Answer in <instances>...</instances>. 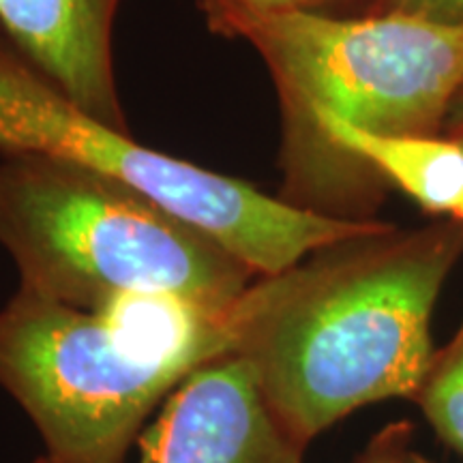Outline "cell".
<instances>
[{
  "mask_svg": "<svg viewBox=\"0 0 463 463\" xmlns=\"http://www.w3.org/2000/svg\"><path fill=\"white\" fill-rule=\"evenodd\" d=\"M34 463H52V461L48 459V457H42V459H37Z\"/></svg>",
  "mask_w": 463,
  "mask_h": 463,
  "instance_id": "obj_15",
  "label": "cell"
},
{
  "mask_svg": "<svg viewBox=\"0 0 463 463\" xmlns=\"http://www.w3.org/2000/svg\"><path fill=\"white\" fill-rule=\"evenodd\" d=\"M225 311L140 297L95 314L20 288L0 309V386L52 463H125L167 395L232 354Z\"/></svg>",
  "mask_w": 463,
  "mask_h": 463,
  "instance_id": "obj_2",
  "label": "cell"
},
{
  "mask_svg": "<svg viewBox=\"0 0 463 463\" xmlns=\"http://www.w3.org/2000/svg\"><path fill=\"white\" fill-rule=\"evenodd\" d=\"M298 7V0H200V9L213 33L223 34L242 17L275 14Z\"/></svg>",
  "mask_w": 463,
  "mask_h": 463,
  "instance_id": "obj_9",
  "label": "cell"
},
{
  "mask_svg": "<svg viewBox=\"0 0 463 463\" xmlns=\"http://www.w3.org/2000/svg\"><path fill=\"white\" fill-rule=\"evenodd\" d=\"M463 258V223L436 217L331 242L256 277L225 311L232 354L307 449L369 403L414 399L433 352L431 317Z\"/></svg>",
  "mask_w": 463,
  "mask_h": 463,
  "instance_id": "obj_1",
  "label": "cell"
},
{
  "mask_svg": "<svg viewBox=\"0 0 463 463\" xmlns=\"http://www.w3.org/2000/svg\"><path fill=\"white\" fill-rule=\"evenodd\" d=\"M0 245L20 288L95 314L159 297L219 316L258 277L123 183L34 153L0 161Z\"/></svg>",
  "mask_w": 463,
  "mask_h": 463,
  "instance_id": "obj_3",
  "label": "cell"
},
{
  "mask_svg": "<svg viewBox=\"0 0 463 463\" xmlns=\"http://www.w3.org/2000/svg\"><path fill=\"white\" fill-rule=\"evenodd\" d=\"M345 0H298L300 9H314V11H328Z\"/></svg>",
  "mask_w": 463,
  "mask_h": 463,
  "instance_id": "obj_13",
  "label": "cell"
},
{
  "mask_svg": "<svg viewBox=\"0 0 463 463\" xmlns=\"http://www.w3.org/2000/svg\"><path fill=\"white\" fill-rule=\"evenodd\" d=\"M447 131H463V90L459 92V97H457L449 112Z\"/></svg>",
  "mask_w": 463,
  "mask_h": 463,
  "instance_id": "obj_11",
  "label": "cell"
},
{
  "mask_svg": "<svg viewBox=\"0 0 463 463\" xmlns=\"http://www.w3.org/2000/svg\"><path fill=\"white\" fill-rule=\"evenodd\" d=\"M361 463H399V461L392 457V449H386V447L375 449L373 447Z\"/></svg>",
  "mask_w": 463,
  "mask_h": 463,
  "instance_id": "obj_12",
  "label": "cell"
},
{
  "mask_svg": "<svg viewBox=\"0 0 463 463\" xmlns=\"http://www.w3.org/2000/svg\"><path fill=\"white\" fill-rule=\"evenodd\" d=\"M369 14H397L442 26H463V0H373Z\"/></svg>",
  "mask_w": 463,
  "mask_h": 463,
  "instance_id": "obj_10",
  "label": "cell"
},
{
  "mask_svg": "<svg viewBox=\"0 0 463 463\" xmlns=\"http://www.w3.org/2000/svg\"><path fill=\"white\" fill-rule=\"evenodd\" d=\"M123 0H0V33L67 99L129 131L114 69Z\"/></svg>",
  "mask_w": 463,
  "mask_h": 463,
  "instance_id": "obj_7",
  "label": "cell"
},
{
  "mask_svg": "<svg viewBox=\"0 0 463 463\" xmlns=\"http://www.w3.org/2000/svg\"><path fill=\"white\" fill-rule=\"evenodd\" d=\"M453 219H457V222L459 223H463V200H461V204L457 206V211H455V215H453Z\"/></svg>",
  "mask_w": 463,
  "mask_h": 463,
  "instance_id": "obj_14",
  "label": "cell"
},
{
  "mask_svg": "<svg viewBox=\"0 0 463 463\" xmlns=\"http://www.w3.org/2000/svg\"><path fill=\"white\" fill-rule=\"evenodd\" d=\"M0 153L48 155L106 174L204 232L258 277L288 270L316 249L382 223L317 215L241 178L142 146L129 131L75 106L3 43Z\"/></svg>",
  "mask_w": 463,
  "mask_h": 463,
  "instance_id": "obj_5",
  "label": "cell"
},
{
  "mask_svg": "<svg viewBox=\"0 0 463 463\" xmlns=\"http://www.w3.org/2000/svg\"><path fill=\"white\" fill-rule=\"evenodd\" d=\"M223 37L251 43L273 78L281 155L320 116L373 133H442L463 90V26L294 7L242 17Z\"/></svg>",
  "mask_w": 463,
  "mask_h": 463,
  "instance_id": "obj_4",
  "label": "cell"
},
{
  "mask_svg": "<svg viewBox=\"0 0 463 463\" xmlns=\"http://www.w3.org/2000/svg\"><path fill=\"white\" fill-rule=\"evenodd\" d=\"M136 463H303L239 354L213 358L189 373L137 438Z\"/></svg>",
  "mask_w": 463,
  "mask_h": 463,
  "instance_id": "obj_6",
  "label": "cell"
},
{
  "mask_svg": "<svg viewBox=\"0 0 463 463\" xmlns=\"http://www.w3.org/2000/svg\"><path fill=\"white\" fill-rule=\"evenodd\" d=\"M414 402L438 438L463 455V320L453 339L433 352Z\"/></svg>",
  "mask_w": 463,
  "mask_h": 463,
  "instance_id": "obj_8",
  "label": "cell"
}]
</instances>
